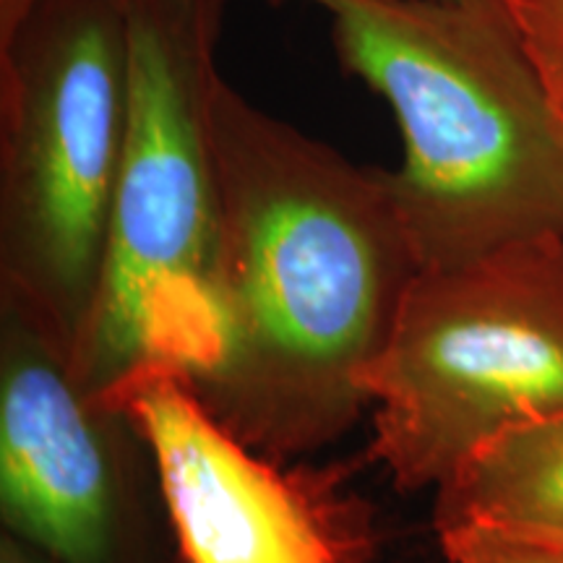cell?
<instances>
[{
	"mask_svg": "<svg viewBox=\"0 0 563 563\" xmlns=\"http://www.w3.org/2000/svg\"><path fill=\"white\" fill-rule=\"evenodd\" d=\"M136 428L188 563H371L373 527L344 470H282L222 428L170 365L100 399Z\"/></svg>",
	"mask_w": 563,
	"mask_h": 563,
	"instance_id": "cell-6",
	"label": "cell"
},
{
	"mask_svg": "<svg viewBox=\"0 0 563 563\" xmlns=\"http://www.w3.org/2000/svg\"><path fill=\"white\" fill-rule=\"evenodd\" d=\"M136 428L79 389L68 355L0 298V517L55 563H141Z\"/></svg>",
	"mask_w": 563,
	"mask_h": 563,
	"instance_id": "cell-7",
	"label": "cell"
},
{
	"mask_svg": "<svg viewBox=\"0 0 563 563\" xmlns=\"http://www.w3.org/2000/svg\"><path fill=\"white\" fill-rule=\"evenodd\" d=\"M433 527L563 540V415L498 435L470 456L435 488Z\"/></svg>",
	"mask_w": 563,
	"mask_h": 563,
	"instance_id": "cell-8",
	"label": "cell"
},
{
	"mask_svg": "<svg viewBox=\"0 0 563 563\" xmlns=\"http://www.w3.org/2000/svg\"><path fill=\"white\" fill-rule=\"evenodd\" d=\"M452 563H563V540L527 538L490 527H454L439 532Z\"/></svg>",
	"mask_w": 563,
	"mask_h": 563,
	"instance_id": "cell-10",
	"label": "cell"
},
{
	"mask_svg": "<svg viewBox=\"0 0 563 563\" xmlns=\"http://www.w3.org/2000/svg\"><path fill=\"white\" fill-rule=\"evenodd\" d=\"M228 0H129L131 118L108 241L70 373L102 399L144 365L191 376L220 238L214 97Z\"/></svg>",
	"mask_w": 563,
	"mask_h": 563,
	"instance_id": "cell-3",
	"label": "cell"
},
{
	"mask_svg": "<svg viewBox=\"0 0 563 563\" xmlns=\"http://www.w3.org/2000/svg\"><path fill=\"white\" fill-rule=\"evenodd\" d=\"M563 121V0H496Z\"/></svg>",
	"mask_w": 563,
	"mask_h": 563,
	"instance_id": "cell-9",
	"label": "cell"
},
{
	"mask_svg": "<svg viewBox=\"0 0 563 563\" xmlns=\"http://www.w3.org/2000/svg\"><path fill=\"white\" fill-rule=\"evenodd\" d=\"M129 118V0H40L0 34V298L68 363L100 285Z\"/></svg>",
	"mask_w": 563,
	"mask_h": 563,
	"instance_id": "cell-4",
	"label": "cell"
},
{
	"mask_svg": "<svg viewBox=\"0 0 563 563\" xmlns=\"http://www.w3.org/2000/svg\"><path fill=\"white\" fill-rule=\"evenodd\" d=\"M561 136H563V121H561Z\"/></svg>",
	"mask_w": 563,
	"mask_h": 563,
	"instance_id": "cell-12",
	"label": "cell"
},
{
	"mask_svg": "<svg viewBox=\"0 0 563 563\" xmlns=\"http://www.w3.org/2000/svg\"><path fill=\"white\" fill-rule=\"evenodd\" d=\"M0 563H55L45 551L9 530L0 532Z\"/></svg>",
	"mask_w": 563,
	"mask_h": 563,
	"instance_id": "cell-11",
	"label": "cell"
},
{
	"mask_svg": "<svg viewBox=\"0 0 563 563\" xmlns=\"http://www.w3.org/2000/svg\"><path fill=\"white\" fill-rule=\"evenodd\" d=\"M402 133L394 194L420 269L563 235V136L496 0H302Z\"/></svg>",
	"mask_w": 563,
	"mask_h": 563,
	"instance_id": "cell-2",
	"label": "cell"
},
{
	"mask_svg": "<svg viewBox=\"0 0 563 563\" xmlns=\"http://www.w3.org/2000/svg\"><path fill=\"white\" fill-rule=\"evenodd\" d=\"M214 152L211 334L186 382L253 452L313 454L371 405L361 376L420 272L391 170L355 165L224 79Z\"/></svg>",
	"mask_w": 563,
	"mask_h": 563,
	"instance_id": "cell-1",
	"label": "cell"
},
{
	"mask_svg": "<svg viewBox=\"0 0 563 563\" xmlns=\"http://www.w3.org/2000/svg\"><path fill=\"white\" fill-rule=\"evenodd\" d=\"M361 389L368 460L399 490L439 488L498 435L563 415V235L420 269Z\"/></svg>",
	"mask_w": 563,
	"mask_h": 563,
	"instance_id": "cell-5",
	"label": "cell"
}]
</instances>
